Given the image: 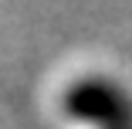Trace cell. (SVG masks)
<instances>
[{
    "mask_svg": "<svg viewBox=\"0 0 132 129\" xmlns=\"http://www.w3.org/2000/svg\"><path fill=\"white\" fill-rule=\"evenodd\" d=\"M64 112L98 129H132V98L109 78H81L64 92Z\"/></svg>",
    "mask_w": 132,
    "mask_h": 129,
    "instance_id": "cell-1",
    "label": "cell"
}]
</instances>
